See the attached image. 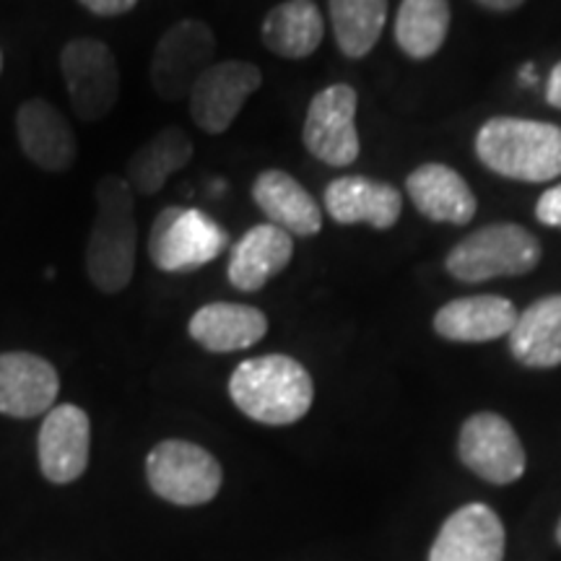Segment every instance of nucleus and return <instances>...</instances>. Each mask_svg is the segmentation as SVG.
<instances>
[{"label": "nucleus", "instance_id": "nucleus-1", "mask_svg": "<svg viewBox=\"0 0 561 561\" xmlns=\"http://www.w3.org/2000/svg\"><path fill=\"white\" fill-rule=\"evenodd\" d=\"M136 193L128 180L110 174L96 185V214L87 242V273L104 294L128 289L136 271Z\"/></svg>", "mask_w": 561, "mask_h": 561}, {"label": "nucleus", "instance_id": "nucleus-2", "mask_svg": "<svg viewBox=\"0 0 561 561\" xmlns=\"http://www.w3.org/2000/svg\"><path fill=\"white\" fill-rule=\"evenodd\" d=\"M229 396L244 416L268 426H289L312 409L310 371L284 354L242 362L229 380Z\"/></svg>", "mask_w": 561, "mask_h": 561}, {"label": "nucleus", "instance_id": "nucleus-3", "mask_svg": "<svg viewBox=\"0 0 561 561\" xmlns=\"http://www.w3.org/2000/svg\"><path fill=\"white\" fill-rule=\"evenodd\" d=\"M476 153L494 174L520 182L561 178V128L525 117H491L476 136Z\"/></svg>", "mask_w": 561, "mask_h": 561}, {"label": "nucleus", "instance_id": "nucleus-4", "mask_svg": "<svg viewBox=\"0 0 561 561\" xmlns=\"http://www.w3.org/2000/svg\"><path fill=\"white\" fill-rule=\"evenodd\" d=\"M541 242L520 224H489L466 240H460L447 255L445 268L462 284L525 276L541 263Z\"/></svg>", "mask_w": 561, "mask_h": 561}, {"label": "nucleus", "instance_id": "nucleus-5", "mask_svg": "<svg viewBox=\"0 0 561 561\" xmlns=\"http://www.w3.org/2000/svg\"><path fill=\"white\" fill-rule=\"evenodd\" d=\"M227 248V229L198 208L170 206L159 210L149 231V257L164 273L198 271L224 255Z\"/></svg>", "mask_w": 561, "mask_h": 561}, {"label": "nucleus", "instance_id": "nucleus-6", "mask_svg": "<svg viewBox=\"0 0 561 561\" xmlns=\"http://www.w3.org/2000/svg\"><path fill=\"white\" fill-rule=\"evenodd\" d=\"M146 479L153 494L164 502L198 507L219 494L224 473L219 460L201 445L164 439L146 458Z\"/></svg>", "mask_w": 561, "mask_h": 561}, {"label": "nucleus", "instance_id": "nucleus-7", "mask_svg": "<svg viewBox=\"0 0 561 561\" xmlns=\"http://www.w3.org/2000/svg\"><path fill=\"white\" fill-rule=\"evenodd\" d=\"M60 70L76 117L94 123L110 115L121 96V68L104 42L70 39L60 53Z\"/></svg>", "mask_w": 561, "mask_h": 561}, {"label": "nucleus", "instance_id": "nucleus-8", "mask_svg": "<svg viewBox=\"0 0 561 561\" xmlns=\"http://www.w3.org/2000/svg\"><path fill=\"white\" fill-rule=\"evenodd\" d=\"M216 39L203 21L187 19L161 34L151 55V87L164 102L191 96V89L214 66Z\"/></svg>", "mask_w": 561, "mask_h": 561}, {"label": "nucleus", "instance_id": "nucleus-9", "mask_svg": "<svg viewBox=\"0 0 561 561\" xmlns=\"http://www.w3.org/2000/svg\"><path fill=\"white\" fill-rule=\"evenodd\" d=\"M356 104L359 100L348 83H333L312 96L301 140H305V149L322 164L348 167L359 159Z\"/></svg>", "mask_w": 561, "mask_h": 561}, {"label": "nucleus", "instance_id": "nucleus-10", "mask_svg": "<svg viewBox=\"0 0 561 561\" xmlns=\"http://www.w3.org/2000/svg\"><path fill=\"white\" fill-rule=\"evenodd\" d=\"M263 70L244 60L214 62L191 89V117L203 133L221 136L234 125L244 102L261 89Z\"/></svg>", "mask_w": 561, "mask_h": 561}, {"label": "nucleus", "instance_id": "nucleus-11", "mask_svg": "<svg viewBox=\"0 0 561 561\" xmlns=\"http://www.w3.org/2000/svg\"><path fill=\"white\" fill-rule=\"evenodd\" d=\"M458 453L468 471L496 486L517 481L525 473L523 442L500 413H473L460 430Z\"/></svg>", "mask_w": 561, "mask_h": 561}, {"label": "nucleus", "instance_id": "nucleus-12", "mask_svg": "<svg viewBox=\"0 0 561 561\" xmlns=\"http://www.w3.org/2000/svg\"><path fill=\"white\" fill-rule=\"evenodd\" d=\"M91 424L87 411L73 403L47 411L37 437L39 468L47 481L73 483L89 466Z\"/></svg>", "mask_w": 561, "mask_h": 561}, {"label": "nucleus", "instance_id": "nucleus-13", "mask_svg": "<svg viewBox=\"0 0 561 561\" xmlns=\"http://www.w3.org/2000/svg\"><path fill=\"white\" fill-rule=\"evenodd\" d=\"M60 377L47 359L30 351L0 354V413L34 419L55 409Z\"/></svg>", "mask_w": 561, "mask_h": 561}, {"label": "nucleus", "instance_id": "nucleus-14", "mask_svg": "<svg viewBox=\"0 0 561 561\" xmlns=\"http://www.w3.org/2000/svg\"><path fill=\"white\" fill-rule=\"evenodd\" d=\"M21 151L45 172H68L79 157V140L68 117L45 100L24 102L16 112Z\"/></svg>", "mask_w": 561, "mask_h": 561}, {"label": "nucleus", "instance_id": "nucleus-15", "mask_svg": "<svg viewBox=\"0 0 561 561\" xmlns=\"http://www.w3.org/2000/svg\"><path fill=\"white\" fill-rule=\"evenodd\" d=\"M504 525L494 510L473 502L453 512L434 538L430 561H502Z\"/></svg>", "mask_w": 561, "mask_h": 561}, {"label": "nucleus", "instance_id": "nucleus-16", "mask_svg": "<svg viewBox=\"0 0 561 561\" xmlns=\"http://www.w3.org/2000/svg\"><path fill=\"white\" fill-rule=\"evenodd\" d=\"M325 210L335 224H369L375 229H390L401 219L403 198L388 182L369 178H339L325 187Z\"/></svg>", "mask_w": 561, "mask_h": 561}, {"label": "nucleus", "instance_id": "nucleus-17", "mask_svg": "<svg viewBox=\"0 0 561 561\" xmlns=\"http://www.w3.org/2000/svg\"><path fill=\"white\" fill-rule=\"evenodd\" d=\"M294 257V242L289 231L257 224L244 231L242 240L234 242L229 255L227 278L237 291H261L273 276H278Z\"/></svg>", "mask_w": 561, "mask_h": 561}, {"label": "nucleus", "instance_id": "nucleus-18", "mask_svg": "<svg viewBox=\"0 0 561 561\" xmlns=\"http://www.w3.org/2000/svg\"><path fill=\"white\" fill-rule=\"evenodd\" d=\"M517 318L520 314L510 299L479 294V297L447 301L434 314V331L455 343H486L510 335L517 325Z\"/></svg>", "mask_w": 561, "mask_h": 561}, {"label": "nucleus", "instance_id": "nucleus-19", "mask_svg": "<svg viewBox=\"0 0 561 561\" xmlns=\"http://www.w3.org/2000/svg\"><path fill=\"white\" fill-rule=\"evenodd\" d=\"M191 339L214 354L255 346L268 333V318L240 301H210L191 318Z\"/></svg>", "mask_w": 561, "mask_h": 561}, {"label": "nucleus", "instance_id": "nucleus-20", "mask_svg": "<svg viewBox=\"0 0 561 561\" xmlns=\"http://www.w3.org/2000/svg\"><path fill=\"white\" fill-rule=\"evenodd\" d=\"M405 191L421 216L442 224H468L476 216V195L447 164H421L405 180Z\"/></svg>", "mask_w": 561, "mask_h": 561}, {"label": "nucleus", "instance_id": "nucleus-21", "mask_svg": "<svg viewBox=\"0 0 561 561\" xmlns=\"http://www.w3.org/2000/svg\"><path fill=\"white\" fill-rule=\"evenodd\" d=\"M252 201L263 210L273 227L297 237H312L322 229V210L318 201L299 185L291 174L268 170L252 182Z\"/></svg>", "mask_w": 561, "mask_h": 561}, {"label": "nucleus", "instance_id": "nucleus-22", "mask_svg": "<svg viewBox=\"0 0 561 561\" xmlns=\"http://www.w3.org/2000/svg\"><path fill=\"white\" fill-rule=\"evenodd\" d=\"M510 351L523 367L551 369L561 364V294L543 297L517 318Z\"/></svg>", "mask_w": 561, "mask_h": 561}, {"label": "nucleus", "instance_id": "nucleus-23", "mask_svg": "<svg viewBox=\"0 0 561 561\" xmlns=\"http://www.w3.org/2000/svg\"><path fill=\"white\" fill-rule=\"evenodd\" d=\"M261 37L278 58H310L325 37V21L312 0H286L263 19Z\"/></svg>", "mask_w": 561, "mask_h": 561}, {"label": "nucleus", "instance_id": "nucleus-24", "mask_svg": "<svg viewBox=\"0 0 561 561\" xmlns=\"http://www.w3.org/2000/svg\"><path fill=\"white\" fill-rule=\"evenodd\" d=\"M193 159V140L182 128H164L136 149L125 180L136 195H157L174 172L185 170Z\"/></svg>", "mask_w": 561, "mask_h": 561}, {"label": "nucleus", "instance_id": "nucleus-25", "mask_svg": "<svg viewBox=\"0 0 561 561\" xmlns=\"http://www.w3.org/2000/svg\"><path fill=\"white\" fill-rule=\"evenodd\" d=\"M450 32L447 0H403L396 19L398 47L413 60H426L445 45Z\"/></svg>", "mask_w": 561, "mask_h": 561}, {"label": "nucleus", "instance_id": "nucleus-26", "mask_svg": "<svg viewBox=\"0 0 561 561\" xmlns=\"http://www.w3.org/2000/svg\"><path fill=\"white\" fill-rule=\"evenodd\" d=\"M331 21L341 53L359 60L380 42L388 0H331Z\"/></svg>", "mask_w": 561, "mask_h": 561}, {"label": "nucleus", "instance_id": "nucleus-27", "mask_svg": "<svg viewBox=\"0 0 561 561\" xmlns=\"http://www.w3.org/2000/svg\"><path fill=\"white\" fill-rule=\"evenodd\" d=\"M536 219L546 227L561 229V185H553L536 203Z\"/></svg>", "mask_w": 561, "mask_h": 561}, {"label": "nucleus", "instance_id": "nucleus-28", "mask_svg": "<svg viewBox=\"0 0 561 561\" xmlns=\"http://www.w3.org/2000/svg\"><path fill=\"white\" fill-rule=\"evenodd\" d=\"M79 3L96 16H121V13L136 9L138 0H79Z\"/></svg>", "mask_w": 561, "mask_h": 561}, {"label": "nucleus", "instance_id": "nucleus-29", "mask_svg": "<svg viewBox=\"0 0 561 561\" xmlns=\"http://www.w3.org/2000/svg\"><path fill=\"white\" fill-rule=\"evenodd\" d=\"M546 102H549L551 107L561 110V62L551 68L549 81H546Z\"/></svg>", "mask_w": 561, "mask_h": 561}, {"label": "nucleus", "instance_id": "nucleus-30", "mask_svg": "<svg viewBox=\"0 0 561 561\" xmlns=\"http://www.w3.org/2000/svg\"><path fill=\"white\" fill-rule=\"evenodd\" d=\"M483 9H491V11H512L517 9V5H523L525 0H479Z\"/></svg>", "mask_w": 561, "mask_h": 561}, {"label": "nucleus", "instance_id": "nucleus-31", "mask_svg": "<svg viewBox=\"0 0 561 561\" xmlns=\"http://www.w3.org/2000/svg\"><path fill=\"white\" fill-rule=\"evenodd\" d=\"M520 79H523L525 83H528V87H533V83H536V70H533L530 62L520 70Z\"/></svg>", "mask_w": 561, "mask_h": 561}, {"label": "nucleus", "instance_id": "nucleus-32", "mask_svg": "<svg viewBox=\"0 0 561 561\" xmlns=\"http://www.w3.org/2000/svg\"><path fill=\"white\" fill-rule=\"evenodd\" d=\"M557 541H559V546H561V520H559V525H557Z\"/></svg>", "mask_w": 561, "mask_h": 561}, {"label": "nucleus", "instance_id": "nucleus-33", "mask_svg": "<svg viewBox=\"0 0 561 561\" xmlns=\"http://www.w3.org/2000/svg\"><path fill=\"white\" fill-rule=\"evenodd\" d=\"M0 70H3V53H0Z\"/></svg>", "mask_w": 561, "mask_h": 561}]
</instances>
